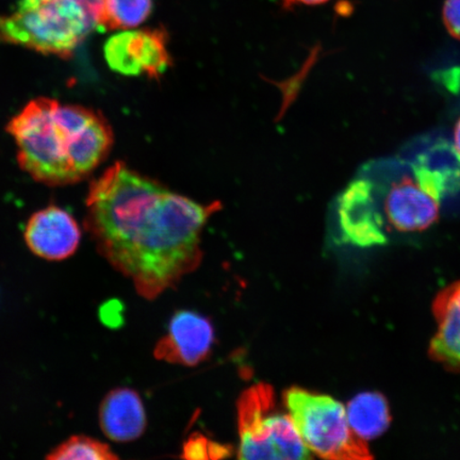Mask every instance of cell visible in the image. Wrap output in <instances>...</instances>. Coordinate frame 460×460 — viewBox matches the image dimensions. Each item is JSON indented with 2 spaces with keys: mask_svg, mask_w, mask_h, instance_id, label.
<instances>
[{
  "mask_svg": "<svg viewBox=\"0 0 460 460\" xmlns=\"http://www.w3.org/2000/svg\"><path fill=\"white\" fill-rule=\"evenodd\" d=\"M330 2V0H284V8L290 9L296 4L316 5Z\"/></svg>",
  "mask_w": 460,
  "mask_h": 460,
  "instance_id": "e0dca14e",
  "label": "cell"
},
{
  "mask_svg": "<svg viewBox=\"0 0 460 460\" xmlns=\"http://www.w3.org/2000/svg\"><path fill=\"white\" fill-rule=\"evenodd\" d=\"M232 456V450L227 446L217 444L201 435L190 437L183 447L182 457L188 459H217Z\"/></svg>",
  "mask_w": 460,
  "mask_h": 460,
  "instance_id": "9a60e30c",
  "label": "cell"
},
{
  "mask_svg": "<svg viewBox=\"0 0 460 460\" xmlns=\"http://www.w3.org/2000/svg\"><path fill=\"white\" fill-rule=\"evenodd\" d=\"M215 342L209 319L191 310L172 315L169 331L155 348L154 355L170 364L194 367L208 358Z\"/></svg>",
  "mask_w": 460,
  "mask_h": 460,
  "instance_id": "ba28073f",
  "label": "cell"
},
{
  "mask_svg": "<svg viewBox=\"0 0 460 460\" xmlns=\"http://www.w3.org/2000/svg\"><path fill=\"white\" fill-rule=\"evenodd\" d=\"M454 148L460 156V119L456 126V129H454Z\"/></svg>",
  "mask_w": 460,
  "mask_h": 460,
  "instance_id": "ac0fdd59",
  "label": "cell"
},
{
  "mask_svg": "<svg viewBox=\"0 0 460 460\" xmlns=\"http://www.w3.org/2000/svg\"><path fill=\"white\" fill-rule=\"evenodd\" d=\"M32 254L49 261L72 257L82 241V229L74 217L56 205L34 212L24 234Z\"/></svg>",
  "mask_w": 460,
  "mask_h": 460,
  "instance_id": "9c48e42d",
  "label": "cell"
},
{
  "mask_svg": "<svg viewBox=\"0 0 460 460\" xmlns=\"http://www.w3.org/2000/svg\"><path fill=\"white\" fill-rule=\"evenodd\" d=\"M84 227L97 251L154 300L197 269L220 203L200 204L118 161L90 183Z\"/></svg>",
  "mask_w": 460,
  "mask_h": 460,
  "instance_id": "6da1fadb",
  "label": "cell"
},
{
  "mask_svg": "<svg viewBox=\"0 0 460 460\" xmlns=\"http://www.w3.org/2000/svg\"><path fill=\"white\" fill-rule=\"evenodd\" d=\"M152 10L153 0H107L102 31L140 26L151 15Z\"/></svg>",
  "mask_w": 460,
  "mask_h": 460,
  "instance_id": "4fadbf2b",
  "label": "cell"
},
{
  "mask_svg": "<svg viewBox=\"0 0 460 460\" xmlns=\"http://www.w3.org/2000/svg\"><path fill=\"white\" fill-rule=\"evenodd\" d=\"M442 16L448 33L460 41V0H446Z\"/></svg>",
  "mask_w": 460,
  "mask_h": 460,
  "instance_id": "2e32d148",
  "label": "cell"
},
{
  "mask_svg": "<svg viewBox=\"0 0 460 460\" xmlns=\"http://www.w3.org/2000/svg\"><path fill=\"white\" fill-rule=\"evenodd\" d=\"M100 425L109 439L134 441L146 429V413L140 395L129 388L111 391L100 407Z\"/></svg>",
  "mask_w": 460,
  "mask_h": 460,
  "instance_id": "8fae6325",
  "label": "cell"
},
{
  "mask_svg": "<svg viewBox=\"0 0 460 460\" xmlns=\"http://www.w3.org/2000/svg\"><path fill=\"white\" fill-rule=\"evenodd\" d=\"M283 399L304 444L315 456L335 460L372 458L367 441L350 429L341 402L301 387L287 389Z\"/></svg>",
  "mask_w": 460,
  "mask_h": 460,
  "instance_id": "277c9868",
  "label": "cell"
},
{
  "mask_svg": "<svg viewBox=\"0 0 460 460\" xmlns=\"http://www.w3.org/2000/svg\"><path fill=\"white\" fill-rule=\"evenodd\" d=\"M376 194L372 181L356 180L339 197L337 214L345 243L359 247L386 243V221Z\"/></svg>",
  "mask_w": 460,
  "mask_h": 460,
  "instance_id": "52a82bcc",
  "label": "cell"
},
{
  "mask_svg": "<svg viewBox=\"0 0 460 460\" xmlns=\"http://www.w3.org/2000/svg\"><path fill=\"white\" fill-rule=\"evenodd\" d=\"M345 410L350 429L362 440L376 439L389 428V405L381 394L362 393L356 395Z\"/></svg>",
  "mask_w": 460,
  "mask_h": 460,
  "instance_id": "7c38bea8",
  "label": "cell"
},
{
  "mask_svg": "<svg viewBox=\"0 0 460 460\" xmlns=\"http://www.w3.org/2000/svg\"><path fill=\"white\" fill-rule=\"evenodd\" d=\"M7 131L21 169L50 187L85 180L108 157L114 140L101 112L49 97L29 102L11 119Z\"/></svg>",
  "mask_w": 460,
  "mask_h": 460,
  "instance_id": "7a4b0ae2",
  "label": "cell"
},
{
  "mask_svg": "<svg viewBox=\"0 0 460 460\" xmlns=\"http://www.w3.org/2000/svg\"><path fill=\"white\" fill-rule=\"evenodd\" d=\"M107 0H19L0 16V42L68 59L100 29Z\"/></svg>",
  "mask_w": 460,
  "mask_h": 460,
  "instance_id": "3957f363",
  "label": "cell"
},
{
  "mask_svg": "<svg viewBox=\"0 0 460 460\" xmlns=\"http://www.w3.org/2000/svg\"><path fill=\"white\" fill-rule=\"evenodd\" d=\"M433 312L438 327L429 343V356L446 369L460 372V280L437 295Z\"/></svg>",
  "mask_w": 460,
  "mask_h": 460,
  "instance_id": "30bf717a",
  "label": "cell"
},
{
  "mask_svg": "<svg viewBox=\"0 0 460 460\" xmlns=\"http://www.w3.org/2000/svg\"><path fill=\"white\" fill-rule=\"evenodd\" d=\"M46 458L50 460H115L111 447L88 436H72L51 450Z\"/></svg>",
  "mask_w": 460,
  "mask_h": 460,
  "instance_id": "5bb4252c",
  "label": "cell"
},
{
  "mask_svg": "<svg viewBox=\"0 0 460 460\" xmlns=\"http://www.w3.org/2000/svg\"><path fill=\"white\" fill-rule=\"evenodd\" d=\"M240 459H309L290 415L280 411L269 384L246 389L238 401Z\"/></svg>",
  "mask_w": 460,
  "mask_h": 460,
  "instance_id": "5b68a950",
  "label": "cell"
},
{
  "mask_svg": "<svg viewBox=\"0 0 460 460\" xmlns=\"http://www.w3.org/2000/svg\"><path fill=\"white\" fill-rule=\"evenodd\" d=\"M109 67L124 76L146 75L158 79L171 66L168 38L164 29H143L114 34L103 48Z\"/></svg>",
  "mask_w": 460,
  "mask_h": 460,
  "instance_id": "8992f818",
  "label": "cell"
}]
</instances>
